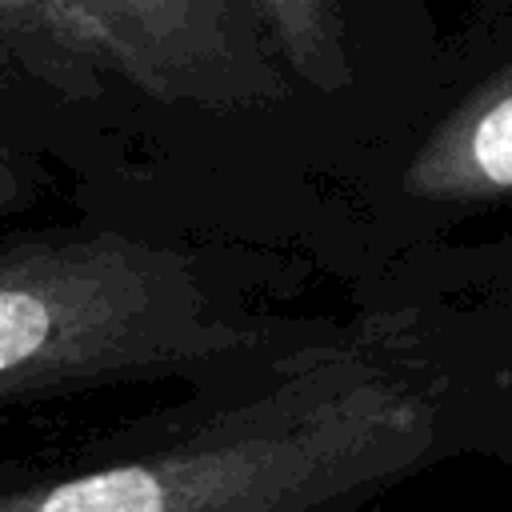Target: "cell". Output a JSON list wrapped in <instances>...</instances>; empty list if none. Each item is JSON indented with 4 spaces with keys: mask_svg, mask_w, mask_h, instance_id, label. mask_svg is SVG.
Segmentation results:
<instances>
[{
    "mask_svg": "<svg viewBox=\"0 0 512 512\" xmlns=\"http://www.w3.org/2000/svg\"><path fill=\"white\" fill-rule=\"evenodd\" d=\"M0 36L68 96H92L108 76L148 96L128 44L80 0H0Z\"/></svg>",
    "mask_w": 512,
    "mask_h": 512,
    "instance_id": "5b68a950",
    "label": "cell"
},
{
    "mask_svg": "<svg viewBox=\"0 0 512 512\" xmlns=\"http://www.w3.org/2000/svg\"><path fill=\"white\" fill-rule=\"evenodd\" d=\"M136 56L148 96L196 108H256L284 96L240 0H80Z\"/></svg>",
    "mask_w": 512,
    "mask_h": 512,
    "instance_id": "3957f363",
    "label": "cell"
},
{
    "mask_svg": "<svg viewBox=\"0 0 512 512\" xmlns=\"http://www.w3.org/2000/svg\"><path fill=\"white\" fill-rule=\"evenodd\" d=\"M16 192H20L16 172H12V168L0 160V208H4V204H12V200H16Z\"/></svg>",
    "mask_w": 512,
    "mask_h": 512,
    "instance_id": "52a82bcc",
    "label": "cell"
},
{
    "mask_svg": "<svg viewBox=\"0 0 512 512\" xmlns=\"http://www.w3.org/2000/svg\"><path fill=\"white\" fill-rule=\"evenodd\" d=\"M240 4L304 84H312L316 92H344L352 84L340 0H240Z\"/></svg>",
    "mask_w": 512,
    "mask_h": 512,
    "instance_id": "8992f818",
    "label": "cell"
},
{
    "mask_svg": "<svg viewBox=\"0 0 512 512\" xmlns=\"http://www.w3.org/2000/svg\"><path fill=\"white\" fill-rule=\"evenodd\" d=\"M432 440V396L352 340L308 348L172 444L0 492V512H352Z\"/></svg>",
    "mask_w": 512,
    "mask_h": 512,
    "instance_id": "6da1fadb",
    "label": "cell"
},
{
    "mask_svg": "<svg viewBox=\"0 0 512 512\" xmlns=\"http://www.w3.org/2000/svg\"><path fill=\"white\" fill-rule=\"evenodd\" d=\"M404 192L436 204L512 196V68L436 124L404 172Z\"/></svg>",
    "mask_w": 512,
    "mask_h": 512,
    "instance_id": "277c9868",
    "label": "cell"
},
{
    "mask_svg": "<svg viewBox=\"0 0 512 512\" xmlns=\"http://www.w3.org/2000/svg\"><path fill=\"white\" fill-rule=\"evenodd\" d=\"M248 344L172 248L76 232L0 252V404L212 364Z\"/></svg>",
    "mask_w": 512,
    "mask_h": 512,
    "instance_id": "7a4b0ae2",
    "label": "cell"
}]
</instances>
